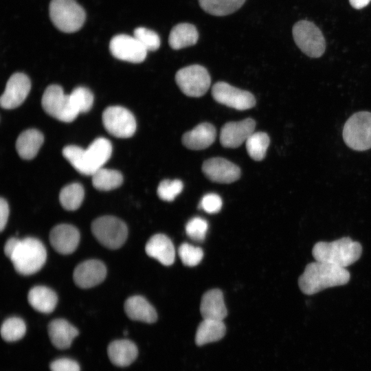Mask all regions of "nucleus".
Instances as JSON below:
<instances>
[{
	"mask_svg": "<svg viewBox=\"0 0 371 371\" xmlns=\"http://www.w3.org/2000/svg\"><path fill=\"white\" fill-rule=\"evenodd\" d=\"M350 274L346 268L315 260L308 263L298 279L301 291L314 295L327 288L347 284Z\"/></svg>",
	"mask_w": 371,
	"mask_h": 371,
	"instance_id": "nucleus-1",
	"label": "nucleus"
},
{
	"mask_svg": "<svg viewBox=\"0 0 371 371\" xmlns=\"http://www.w3.org/2000/svg\"><path fill=\"white\" fill-rule=\"evenodd\" d=\"M362 254V246L350 237L331 241H319L312 249L315 260L346 268L357 262Z\"/></svg>",
	"mask_w": 371,
	"mask_h": 371,
	"instance_id": "nucleus-2",
	"label": "nucleus"
},
{
	"mask_svg": "<svg viewBox=\"0 0 371 371\" xmlns=\"http://www.w3.org/2000/svg\"><path fill=\"white\" fill-rule=\"evenodd\" d=\"M46 258L45 246L39 240L32 237L19 239L10 258L16 271L25 276L38 271L44 265Z\"/></svg>",
	"mask_w": 371,
	"mask_h": 371,
	"instance_id": "nucleus-3",
	"label": "nucleus"
},
{
	"mask_svg": "<svg viewBox=\"0 0 371 371\" xmlns=\"http://www.w3.org/2000/svg\"><path fill=\"white\" fill-rule=\"evenodd\" d=\"M49 9L52 23L63 32L79 30L85 21V12L75 0H52Z\"/></svg>",
	"mask_w": 371,
	"mask_h": 371,
	"instance_id": "nucleus-4",
	"label": "nucleus"
},
{
	"mask_svg": "<svg viewBox=\"0 0 371 371\" xmlns=\"http://www.w3.org/2000/svg\"><path fill=\"white\" fill-rule=\"evenodd\" d=\"M342 135L345 144L352 150L371 148V113L359 111L352 115L344 126Z\"/></svg>",
	"mask_w": 371,
	"mask_h": 371,
	"instance_id": "nucleus-5",
	"label": "nucleus"
},
{
	"mask_svg": "<svg viewBox=\"0 0 371 371\" xmlns=\"http://www.w3.org/2000/svg\"><path fill=\"white\" fill-rule=\"evenodd\" d=\"M41 104L48 115L65 122H72L80 113L70 95L65 94L63 88L57 85H52L46 88Z\"/></svg>",
	"mask_w": 371,
	"mask_h": 371,
	"instance_id": "nucleus-6",
	"label": "nucleus"
},
{
	"mask_svg": "<svg viewBox=\"0 0 371 371\" xmlns=\"http://www.w3.org/2000/svg\"><path fill=\"white\" fill-rule=\"evenodd\" d=\"M91 232L103 246L111 249L121 247L128 235L124 222L112 216H103L95 219L91 224Z\"/></svg>",
	"mask_w": 371,
	"mask_h": 371,
	"instance_id": "nucleus-7",
	"label": "nucleus"
},
{
	"mask_svg": "<svg viewBox=\"0 0 371 371\" xmlns=\"http://www.w3.org/2000/svg\"><path fill=\"white\" fill-rule=\"evenodd\" d=\"M293 39L301 51L311 58L320 57L325 51V40L321 30L313 23L300 21L293 27Z\"/></svg>",
	"mask_w": 371,
	"mask_h": 371,
	"instance_id": "nucleus-8",
	"label": "nucleus"
},
{
	"mask_svg": "<svg viewBox=\"0 0 371 371\" xmlns=\"http://www.w3.org/2000/svg\"><path fill=\"white\" fill-rule=\"evenodd\" d=\"M175 81L185 95L198 98L207 91L211 78L204 67L192 65L179 69L175 75Z\"/></svg>",
	"mask_w": 371,
	"mask_h": 371,
	"instance_id": "nucleus-9",
	"label": "nucleus"
},
{
	"mask_svg": "<svg viewBox=\"0 0 371 371\" xmlns=\"http://www.w3.org/2000/svg\"><path fill=\"white\" fill-rule=\"evenodd\" d=\"M102 122L107 132L114 137L128 138L136 131V120L127 109L120 106H111L102 113Z\"/></svg>",
	"mask_w": 371,
	"mask_h": 371,
	"instance_id": "nucleus-10",
	"label": "nucleus"
},
{
	"mask_svg": "<svg viewBox=\"0 0 371 371\" xmlns=\"http://www.w3.org/2000/svg\"><path fill=\"white\" fill-rule=\"evenodd\" d=\"M212 95L217 102L236 110L249 109L256 104V98L251 93L239 89L225 82L214 84L212 89Z\"/></svg>",
	"mask_w": 371,
	"mask_h": 371,
	"instance_id": "nucleus-11",
	"label": "nucleus"
},
{
	"mask_svg": "<svg viewBox=\"0 0 371 371\" xmlns=\"http://www.w3.org/2000/svg\"><path fill=\"white\" fill-rule=\"evenodd\" d=\"M109 49L115 58L133 63L143 62L148 52L134 36L126 34L113 37L109 43Z\"/></svg>",
	"mask_w": 371,
	"mask_h": 371,
	"instance_id": "nucleus-12",
	"label": "nucleus"
},
{
	"mask_svg": "<svg viewBox=\"0 0 371 371\" xmlns=\"http://www.w3.org/2000/svg\"><path fill=\"white\" fill-rule=\"evenodd\" d=\"M112 153L111 142L104 137H98L83 150L82 174L92 175L102 168L109 159Z\"/></svg>",
	"mask_w": 371,
	"mask_h": 371,
	"instance_id": "nucleus-13",
	"label": "nucleus"
},
{
	"mask_svg": "<svg viewBox=\"0 0 371 371\" xmlns=\"http://www.w3.org/2000/svg\"><path fill=\"white\" fill-rule=\"evenodd\" d=\"M30 89L31 81L27 76L20 72L12 74L1 96V107L6 109L18 107L24 102Z\"/></svg>",
	"mask_w": 371,
	"mask_h": 371,
	"instance_id": "nucleus-14",
	"label": "nucleus"
},
{
	"mask_svg": "<svg viewBox=\"0 0 371 371\" xmlns=\"http://www.w3.org/2000/svg\"><path fill=\"white\" fill-rule=\"evenodd\" d=\"M202 171L210 180L219 183H233L241 175L238 166L222 157H212L205 161Z\"/></svg>",
	"mask_w": 371,
	"mask_h": 371,
	"instance_id": "nucleus-15",
	"label": "nucleus"
},
{
	"mask_svg": "<svg viewBox=\"0 0 371 371\" xmlns=\"http://www.w3.org/2000/svg\"><path fill=\"white\" fill-rule=\"evenodd\" d=\"M255 128L256 122L251 118L227 122L221 130V144L225 148H238L247 141L254 132Z\"/></svg>",
	"mask_w": 371,
	"mask_h": 371,
	"instance_id": "nucleus-16",
	"label": "nucleus"
},
{
	"mask_svg": "<svg viewBox=\"0 0 371 371\" xmlns=\"http://www.w3.org/2000/svg\"><path fill=\"white\" fill-rule=\"evenodd\" d=\"M106 275L104 264L98 260H88L80 263L74 269V281L82 289H89L101 283Z\"/></svg>",
	"mask_w": 371,
	"mask_h": 371,
	"instance_id": "nucleus-17",
	"label": "nucleus"
},
{
	"mask_svg": "<svg viewBox=\"0 0 371 371\" xmlns=\"http://www.w3.org/2000/svg\"><path fill=\"white\" fill-rule=\"evenodd\" d=\"M80 238L78 229L69 224L58 225L49 233V241L52 247L61 254L73 253L78 245Z\"/></svg>",
	"mask_w": 371,
	"mask_h": 371,
	"instance_id": "nucleus-18",
	"label": "nucleus"
},
{
	"mask_svg": "<svg viewBox=\"0 0 371 371\" xmlns=\"http://www.w3.org/2000/svg\"><path fill=\"white\" fill-rule=\"evenodd\" d=\"M145 251L146 254L165 266L173 264L175 258V249L171 240L165 234H157L148 240Z\"/></svg>",
	"mask_w": 371,
	"mask_h": 371,
	"instance_id": "nucleus-19",
	"label": "nucleus"
},
{
	"mask_svg": "<svg viewBox=\"0 0 371 371\" xmlns=\"http://www.w3.org/2000/svg\"><path fill=\"white\" fill-rule=\"evenodd\" d=\"M216 136L215 127L210 123L204 122L187 131L182 136V143L191 150H202L211 146Z\"/></svg>",
	"mask_w": 371,
	"mask_h": 371,
	"instance_id": "nucleus-20",
	"label": "nucleus"
},
{
	"mask_svg": "<svg viewBox=\"0 0 371 371\" xmlns=\"http://www.w3.org/2000/svg\"><path fill=\"white\" fill-rule=\"evenodd\" d=\"M200 311L203 319L223 321L227 315L223 292L214 289L205 293L201 299Z\"/></svg>",
	"mask_w": 371,
	"mask_h": 371,
	"instance_id": "nucleus-21",
	"label": "nucleus"
},
{
	"mask_svg": "<svg viewBox=\"0 0 371 371\" xmlns=\"http://www.w3.org/2000/svg\"><path fill=\"white\" fill-rule=\"evenodd\" d=\"M47 331L52 344L61 350L69 348L74 339L78 335V329L63 319L51 321Z\"/></svg>",
	"mask_w": 371,
	"mask_h": 371,
	"instance_id": "nucleus-22",
	"label": "nucleus"
},
{
	"mask_svg": "<svg viewBox=\"0 0 371 371\" xmlns=\"http://www.w3.org/2000/svg\"><path fill=\"white\" fill-rule=\"evenodd\" d=\"M107 354L113 364L118 367H126L136 359L138 350L133 341L118 339L109 344Z\"/></svg>",
	"mask_w": 371,
	"mask_h": 371,
	"instance_id": "nucleus-23",
	"label": "nucleus"
},
{
	"mask_svg": "<svg viewBox=\"0 0 371 371\" xmlns=\"http://www.w3.org/2000/svg\"><path fill=\"white\" fill-rule=\"evenodd\" d=\"M124 311L132 320L151 324L157 319L155 308L145 297L140 295L128 297L124 303Z\"/></svg>",
	"mask_w": 371,
	"mask_h": 371,
	"instance_id": "nucleus-24",
	"label": "nucleus"
},
{
	"mask_svg": "<svg viewBox=\"0 0 371 371\" xmlns=\"http://www.w3.org/2000/svg\"><path fill=\"white\" fill-rule=\"evenodd\" d=\"M43 140V135L36 129L23 131L16 142V149L19 155L24 159H33L37 155Z\"/></svg>",
	"mask_w": 371,
	"mask_h": 371,
	"instance_id": "nucleus-25",
	"label": "nucleus"
},
{
	"mask_svg": "<svg viewBox=\"0 0 371 371\" xmlns=\"http://www.w3.org/2000/svg\"><path fill=\"white\" fill-rule=\"evenodd\" d=\"M27 300L33 308L43 313H50L58 302L56 293L44 286L32 288L27 295Z\"/></svg>",
	"mask_w": 371,
	"mask_h": 371,
	"instance_id": "nucleus-26",
	"label": "nucleus"
},
{
	"mask_svg": "<svg viewBox=\"0 0 371 371\" xmlns=\"http://www.w3.org/2000/svg\"><path fill=\"white\" fill-rule=\"evenodd\" d=\"M226 328L222 320L203 319L196 332V344L202 346L218 341L223 337Z\"/></svg>",
	"mask_w": 371,
	"mask_h": 371,
	"instance_id": "nucleus-27",
	"label": "nucleus"
},
{
	"mask_svg": "<svg viewBox=\"0 0 371 371\" xmlns=\"http://www.w3.org/2000/svg\"><path fill=\"white\" fill-rule=\"evenodd\" d=\"M199 34L194 25L190 23H179L170 31L168 43L174 49H179L194 45Z\"/></svg>",
	"mask_w": 371,
	"mask_h": 371,
	"instance_id": "nucleus-28",
	"label": "nucleus"
},
{
	"mask_svg": "<svg viewBox=\"0 0 371 371\" xmlns=\"http://www.w3.org/2000/svg\"><path fill=\"white\" fill-rule=\"evenodd\" d=\"M91 176L93 187L101 191L115 189L123 182V176L119 171L103 167L95 171Z\"/></svg>",
	"mask_w": 371,
	"mask_h": 371,
	"instance_id": "nucleus-29",
	"label": "nucleus"
},
{
	"mask_svg": "<svg viewBox=\"0 0 371 371\" xmlns=\"http://www.w3.org/2000/svg\"><path fill=\"white\" fill-rule=\"evenodd\" d=\"M245 0H199L206 12L214 16H225L238 10Z\"/></svg>",
	"mask_w": 371,
	"mask_h": 371,
	"instance_id": "nucleus-30",
	"label": "nucleus"
},
{
	"mask_svg": "<svg viewBox=\"0 0 371 371\" xmlns=\"http://www.w3.org/2000/svg\"><path fill=\"white\" fill-rule=\"evenodd\" d=\"M84 194L82 185L73 183L62 188L59 194V201L65 210H76L81 205Z\"/></svg>",
	"mask_w": 371,
	"mask_h": 371,
	"instance_id": "nucleus-31",
	"label": "nucleus"
},
{
	"mask_svg": "<svg viewBox=\"0 0 371 371\" xmlns=\"http://www.w3.org/2000/svg\"><path fill=\"white\" fill-rule=\"evenodd\" d=\"M270 139L265 132H254L245 142L249 157L255 161L262 160L269 146Z\"/></svg>",
	"mask_w": 371,
	"mask_h": 371,
	"instance_id": "nucleus-32",
	"label": "nucleus"
},
{
	"mask_svg": "<svg viewBox=\"0 0 371 371\" xmlns=\"http://www.w3.org/2000/svg\"><path fill=\"white\" fill-rule=\"evenodd\" d=\"M26 332L24 321L16 317L6 319L1 327V335L5 341H16L23 338Z\"/></svg>",
	"mask_w": 371,
	"mask_h": 371,
	"instance_id": "nucleus-33",
	"label": "nucleus"
},
{
	"mask_svg": "<svg viewBox=\"0 0 371 371\" xmlns=\"http://www.w3.org/2000/svg\"><path fill=\"white\" fill-rule=\"evenodd\" d=\"M69 95L79 113H86L91 109L93 95L89 89L78 87L75 88Z\"/></svg>",
	"mask_w": 371,
	"mask_h": 371,
	"instance_id": "nucleus-34",
	"label": "nucleus"
},
{
	"mask_svg": "<svg viewBox=\"0 0 371 371\" xmlns=\"http://www.w3.org/2000/svg\"><path fill=\"white\" fill-rule=\"evenodd\" d=\"M179 258L183 265L194 267L199 264L203 257L201 248L189 243H182L178 249Z\"/></svg>",
	"mask_w": 371,
	"mask_h": 371,
	"instance_id": "nucleus-35",
	"label": "nucleus"
},
{
	"mask_svg": "<svg viewBox=\"0 0 371 371\" xmlns=\"http://www.w3.org/2000/svg\"><path fill=\"white\" fill-rule=\"evenodd\" d=\"M183 184L179 179L163 180L157 188L158 196L166 201H172L183 190Z\"/></svg>",
	"mask_w": 371,
	"mask_h": 371,
	"instance_id": "nucleus-36",
	"label": "nucleus"
},
{
	"mask_svg": "<svg viewBox=\"0 0 371 371\" xmlns=\"http://www.w3.org/2000/svg\"><path fill=\"white\" fill-rule=\"evenodd\" d=\"M133 36L147 51H155L160 46V38L153 30L139 27L134 30Z\"/></svg>",
	"mask_w": 371,
	"mask_h": 371,
	"instance_id": "nucleus-37",
	"label": "nucleus"
},
{
	"mask_svg": "<svg viewBox=\"0 0 371 371\" xmlns=\"http://www.w3.org/2000/svg\"><path fill=\"white\" fill-rule=\"evenodd\" d=\"M207 229V221L201 217L191 218L186 225V234L196 242H202L205 240Z\"/></svg>",
	"mask_w": 371,
	"mask_h": 371,
	"instance_id": "nucleus-38",
	"label": "nucleus"
},
{
	"mask_svg": "<svg viewBox=\"0 0 371 371\" xmlns=\"http://www.w3.org/2000/svg\"><path fill=\"white\" fill-rule=\"evenodd\" d=\"M221 198L215 193H209L204 195L200 202V207L209 214L218 212L222 207Z\"/></svg>",
	"mask_w": 371,
	"mask_h": 371,
	"instance_id": "nucleus-39",
	"label": "nucleus"
},
{
	"mask_svg": "<svg viewBox=\"0 0 371 371\" xmlns=\"http://www.w3.org/2000/svg\"><path fill=\"white\" fill-rule=\"evenodd\" d=\"M51 371H80L78 363L68 358H60L53 361L49 366Z\"/></svg>",
	"mask_w": 371,
	"mask_h": 371,
	"instance_id": "nucleus-40",
	"label": "nucleus"
},
{
	"mask_svg": "<svg viewBox=\"0 0 371 371\" xmlns=\"http://www.w3.org/2000/svg\"><path fill=\"white\" fill-rule=\"evenodd\" d=\"M9 216V206L7 201L1 198L0 199V230L2 232L5 228Z\"/></svg>",
	"mask_w": 371,
	"mask_h": 371,
	"instance_id": "nucleus-41",
	"label": "nucleus"
},
{
	"mask_svg": "<svg viewBox=\"0 0 371 371\" xmlns=\"http://www.w3.org/2000/svg\"><path fill=\"white\" fill-rule=\"evenodd\" d=\"M371 0H349L350 5L356 9H361L366 7Z\"/></svg>",
	"mask_w": 371,
	"mask_h": 371,
	"instance_id": "nucleus-42",
	"label": "nucleus"
}]
</instances>
